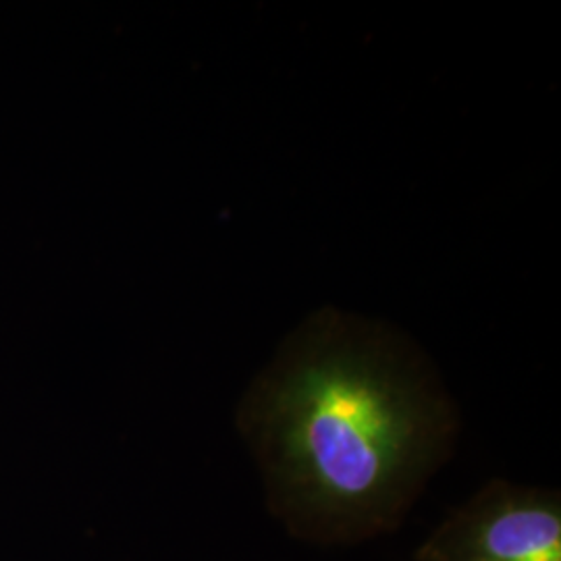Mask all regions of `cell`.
Listing matches in <instances>:
<instances>
[{
    "instance_id": "1",
    "label": "cell",
    "mask_w": 561,
    "mask_h": 561,
    "mask_svg": "<svg viewBox=\"0 0 561 561\" xmlns=\"http://www.w3.org/2000/svg\"><path fill=\"white\" fill-rule=\"evenodd\" d=\"M236 428L285 533L347 547L400 528L451 458L460 412L416 341L322 308L252 379Z\"/></svg>"
},
{
    "instance_id": "2",
    "label": "cell",
    "mask_w": 561,
    "mask_h": 561,
    "mask_svg": "<svg viewBox=\"0 0 561 561\" xmlns=\"http://www.w3.org/2000/svg\"><path fill=\"white\" fill-rule=\"evenodd\" d=\"M414 561H561V495L486 482L414 551Z\"/></svg>"
}]
</instances>
